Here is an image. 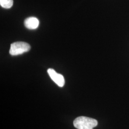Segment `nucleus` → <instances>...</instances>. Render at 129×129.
Segmentation results:
<instances>
[{"instance_id": "nucleus-1", "label": "nucleus", "mask_w": 129, "mask_h": 129, "mask_svg": "<svg viewBox=\"0 0 129 129\" xmlns=\"http://www.w3.org/2000/svg\"><path fill=\"white\" fill-rule=\"evenodd\" d=\"M98 124L97 120L85 116L78 117L73 122L74 127L78 129H93Z\"/></svg>"}, {"instance_id": "nucleus-2", "label": "nucleus", "mask_w": 129, "mask_h": 129, "mask_svg": "<svg viewBox=\"0 0 129 129\" xmlns=\"http://www.w3.org/2000/svg\"><path fill=\"white\" fill-rule=\"evenodd\" d=\"M30 46L25 42H17L11 44L9 53L12 55L22 54L30 50Z\"/></svg>"}, {"instance_id": "nucleus-3", "label": "nucleus", "mask_w": 129, "mask_h": 129, "mask_svg": "<svg viewBox=\"0 0 129 129\" xmlns=\"http://www.w3.org/2000/svg\"><path fill=\"white\" fill-rule=\"evenodd\" d=\"M47 73L51 79L59 87H63L64 85V79L63 75L57 73L54 69H49L47 70Z\"/></svg>"}, {"instance_id": "nucleus-4", "label": "nucleus", "mask_w": 129, "mask_h": 129, "mask_svg": "<svg viewBox=\"0 0 129 129\" xmlns=\"http://www.w3.org/2000/svg\"><path fill=\"white\" fill-rule=\"evenodd\" d=\"M24 24L25 26L29 29H36L39 26V21L36 17H30L25 20Z\"/></svg>"}, {"instance_id": "nucleus-5", "label": "nucleus", "mask_w": 129, "mask_h": 129, "mask_svg": "<svg viewBox=\"0 0 129 129\" xmlns=\"http://www.w3.org/2000/svg\"><path fill=\"white\" fill-rule=\"evenodd\" d=\"M1 6L5 9H9L13 5V0H0Z\"/></svg>"}]
</instances>
